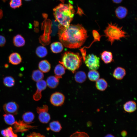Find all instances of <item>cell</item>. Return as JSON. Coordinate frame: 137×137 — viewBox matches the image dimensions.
<instances>
[{"label": "cell", "mask_w": 137, "mask_h": 137, "mask_svg": "<svg viewBox=\"0 0 137 137\" xmlns=\"http://www.w3.org/2000/svg\"><path fill=\"white\" fill-rule=\"evenodd\" d=\"M65 72L64 67L62 65L60 64L57 65L54 70L55 76L59 79L62 78V76L64 74Z\"/></svg>", "instance_id": "obj_20"}, {"label": "cell", "mask_w": 137, "mask_h": 137, "mask_svg": "<svg viewBox=\"0 0 137 137\" xmlns=\"http://www.w3.org/2000/svg\"><path fill=\"white\" fill-rule=\"evenodd\" d=\"M13 43L15 46L21 47L25 45V41L24 38L21 35L18 34L14 37Z\"/></svg>", "instance_id": "obj_13"}, {"label": "cell", "mask_w": 137, "mask_h": 137, "mask_svg": "<svg viewBox=\"0 0 137 137\" xmlns=\"http://www.w3.org/2000/svg\"><path fill=\"white\" fill-rule=\"evenodd\" d=\"M6 42L5 38L3 36L0 35V47L4 46Z\"/></svg>", "instance_id": "obj_35"}, {"label": "cell", "mask_w": 137, "mask_h": 137, "mask_svg": "<svg viewBox=\"0 0 137 137\" xmlns=\"http://www.w3.org/2000/svg\"><path fill=\"white\" fill-rule=\"evenodd\" d=\"M53 11L54 16L60 25L65 27L70 26L75 13L73 7L70 3L61 4Z\"/></svg>", "instance_id": "obj_2"}, {"label": "cell", "mask_w": 137, "mask_h": 137, "mask_svg": "<svg viewBox=\"0 0 137 137\" xmlns=\"http://www.w3.org/2000/svg\"><path fill=\"white\" fill-rule=\"evenodd\" d=\"M49 127L51 130L55 132H59L62 128L60 124L58 121H54L51 122Z\"/></svg>", "instance_id": "obj_27"}, {"label": "cell", "mask_w": 137, "mask_h": 137, "mask_svg": "<svg viewBox=\"0 0 137 137\" xmlns=\"http://www.w3.org/2000/svg\"><path fill=\"white\" fill-rule=\"evenodd\" d=\"M65 99V97L63 94L60 92H56L51 96L50 101L54 106H59L63 104Z\"/></svg>", "instance_id": "obj_6"}, {"label": "cell", "mask_w": 137, "mask_h": 137, "mask_svg": "<svg viewBox=\"0 0 137 137\" xmlns=\"http://www.w3.org/2000/svg\"><path fill=\"white\" fill-rule=\"evenodd\" d=\"M82 58L79 53L66 52L60 62L65 68L74 73L81 65Z\"/></svg>", "instance_id": "obj_3"}, {"label": "cell", "mask_w": 137, "mask_h": 137, "mask_svg": "<svg viewBox=\"0 0 137 137\" xmlns=\"http://www.w3.org/2000/svg\"><path fill=\"white\" fill-rule=\"evenodd\" d=\"M92 34L94 38V40L90 44L89 47L94 42L99 41L100 40L101 36L100 35L98 32L96 30H94L92 31Z\"/></svg>", "instance_id": "obj_32"}, {"label": "cell", "mask_w": 137, "mask_h": 137, "mask_svg": "<svg viewBox=\"0 0 137 137\" xmlns=\"http://www.w3.org/2000/svg\"><path fill=\"white\" fill-rule=\"evenodd\" d=\"M104 137H115L114 135L110 134H107Z\"/></svg>", "instance_id": "obj_40"}, {"label": "cell", "mask_w": 137, "mask_h": 137, "mask_svg": "<svg viewBox=\"0 0 137 137\" xmlns=\"http://www.w3.org/2000/svg\"><path fill=\"white\" fill-rule=\"evenodd\" d=\"M40 70L44 73L48 72L51 68L50 64L46 60H44L40 61L38 64Z\"/></svg>", "instance_id": "obj_17"}, {"label": "cell", "mask_w": 137, "mask_h": 137, "mask_svg": "<svg viewBox=\"0 0 137 137\" xmlns=\"http://www.w3.org/2000/svg\"><path fill=\"white\" fill-rule=\"evenodd\" d=\"M107 40L112 45L115 40L121 41L123 38L128 36L127 33L122 29V27H119L117 24L112 23L108 24L104 30Z\"/></svg>", "instance_id": "obj_4"}, {"label": "cell", "mask_w": 137, "mask_h": 137, "mask_svg": "<svg viewBox=\"0 0 137 137\" xmlns=\"http://www.w3.org/2000/svg\"><path fill=\"white\" fill-rule=\"evenodd\" d=\"M108 84L107 81L103 78H99L96 81L95 86L98 90L103 91L107 88Z\"/></svg>", "instance_id": "obj_15"}, {"label": "cell", "mask_w": 137, "mask_h": 137, "mask_svg": "<svg viewBox=\"0 0 137 137\" xmlns=\"http://www.w3.org/2000/svg\"><path fill=\"white\" fill-rule=\"evenodd\" d=\"M25 1H31V0H24Z\"/></svg>", "instance_id": "obj_41"}, {"label": "cell", "mask_w": 137, "mask_h": 137, "mask_svg": "<svg viewBox=\"0 0 137 137\" xmlns=\"http://www.w3.org/2000/svg\"><path fill=\"white\" fill-rule=\"evenodd\" d=\"M36 53L38 57L40 58H43L46 56L47 54V51L46 48L45 47L40 46L37 48Z\"/></svg>", "instance_id": "obj_28"}, {"label": "cell", "mask_w": 137, "mask_h": 137, "mask_svg": "<svg viewBox=\"0 0 137 137\" xmlns=\"http://www.w3.org/2000/svg\"><path fill=\"white\" fill-rule=\"evenodd\" d=\"M101 57L102 60L106 64L110 63L113 61L112 54L111 52L104 51L101 54Z\"/></svg>", "instance_id": "obj_16"}, {"label": "cell", "mask_w": 137, "mask_h": 137, "mask_svg": "<svg viewBox=\"0 0 137 137\" xmlns=\"http://www.w3.org/2000/svg\"><path fill=\"white\" fill-rule=\"evenodd\" d=\"M1 133L4 137H18L17 135L14 133L12 128L10 127L2 130Z\"/></svg>", "instance_id": "obj_26"}, {"label": "cell", "mask_w": 137, "mask_h": 137, "mask_svg": "<svg viewBox=\"0 0 137 137\" xmlns=\"http://www.w3.org/2000/svg\"><path fill=\"white\" fill-rule=\"evenodd\" d=\"M87 76L85 73L83 71L77 72L75 74L74 78L77 82L81 83L85 81L86 79Z\"/></svg>", "instance_id": "obj_21"}, {"label": "cell", "mask_w": 137, "mask_h": 137, "mask_svg": "<svg viewBox=\"0 0 137 137\" xmlns=\"http://www.w3.org/2000/svg\"><path fill=\"white\" fill-rule=\"evenodd\" d=\"M26 137H45L43 135H42L41 134L36 133L35 132H33L31 134L28 135Z\"/></svg>", "instance_id": "obj_34"}, {"label": "cell", "mask_w": 137, "mask_h": 137, "mask_svg": "<svg viewBox=\"0 0 137 137\" xmlns=\"http://www.w3.org/2000/svg\"><path fill=\"white\" fill-rule=\"evenodd\" d=\"M4 84L6 86L8 87H11L14 85L15 81L14 79L11 76L5 77L3 79Z\"/></svg>", "instance_id": "obj_29"}, {"label": "cell", "mask_w": 137, "mask_h": 137, "mask_svg": "<svg viewBox=\"0 0 137 137\" xmlns=\"http://www.w3.org/2000/svg\"><path fill=\"white\" fill-rule=\"evenodd\" d=\"M123 108L124 111L127 112H133L136 109V103L135 101L132 100L127 101L123 105Z\"/></svg>", "instance_id": "obj_10"}, {"label": "cell", "mask_w": 137, "mask_h": 137, "mask_svg": "<svg viewBox=\"0 0 137 137\" xmlns=\"http://www.w3.org/2000/svg\"><path fill=\"white\" fill-rule=\"evenodd\" d=\"M35 118L33 113L30 112H27L24 113L22 115L23 121L24 123L29 124L32 122Z\"/></svg>", "instance_id": "obj_23"}, {"label": "cell", "mask_w": 137, "mask_h": 137, "mask_svg": "<svg viewBox=\"0 0 137 137\" xmlns=\"http://www.w3.org/2000/svg\"><path fill=\"white\" fill-rule=\"evenodd\" d=\"M113 2L116 4H119L121 3L123 0H112Z\"/></svg>", "instance_id": "obj_37"}, {"label": "cell", "mask_w": 137, "mask_h": 137, "mask_svg": "<svg viewBox=\"0 0 137 137\" xmlns=\"http://www.w3.org/2000/svg\"><path fill=\"white\" fill-rule=\"evenodd\" d=\"M48 106L46 105H44L42 107H38L37 108V111L38 113L42 111H48Z\"/></svg>", "instance_id": "obj_33"}, {"label": "cell", "mask_w": 137, "mask_h": 137, "mask_svg": "<svg viewBox=\"0 0 137 137\" xmlns=\"http://www.w3.org/2000/svg\"><path fill=\"white\" fill-rule=\"evenodd\" d=\"M58 26L59 40L66 47L71 48L80 47L88 37L87 30L81 24L70 25L67 27L60 25Z\"/></svg>", "instance_id": "obj_1"}, {"label": "cell", "mask_w": 137, "mask_h": 137, "mask_svg": "<svg viewBox=\"0 0 137 137\" xmlns=\"http://www.w3.org/2000/svg\"><path fill=\"white\" fill-rule=\"evenodd\" d=\"M84 61L86 66L90 70H97L100 67L99 58L93 54L85 56Z\"/></svg>", "instance_id": "obj_5"}, {"label": "cell", "mask_w": 137, "mask_h": 137, "mask_svg": "<svg viewBox=\"0 0 137 137\" xmlns=\"http://www.w3.org/2000/svg\"><path fill=\"white\" fill-rule=\"evenodd\" d=\"M4 118L5 122L7 124L10 125H15L17 122L16 121L13 115L7 114L3 115Z\"/></svg>", "instance_id": "obj_24"}, {"label": "cell", "mask_w": 137, "mask_h": 137, "mask_svg": "<svg viewBox=\"0 0 137 137\" xmlns=\"http://www.w3.org/2000/svg\"><path fill=\"white\" fill-rule=\"evenodd\" d=\"M115 13L118 18L122 19L124 18L126 16L128 13V10L125 7L120 6L116 8Z\"/></svg>", "instance_id": "obj_14"}, {"label": "cell", "mask_w": 137, "mask_h": 137, "mask_svg": "<svg viewBox=\"0 0 137 137\" xmlns=\"http://www.w3.org/2000/svg\"><path fill=\"white\" fill-rule=\"evenodd\" d=\"M9 62L13 65H18L22 61V58L18 53L14 52L11 53L8 57Z\"/></svg>", "instance_id": "obj_9"}, {"label": "cell", "mask_w": 137, "mask_h": 137, "mask_svg": "<svg viewBox=\"0 0 137 137\" xmlns=\"http://www.w3.org/2000/svg\"><path fill=\"white\" fill-rule=\"evenodd\" d=\"M121 134L122 136L124 137L127 135V132L126 131L123 130L121 132Z\"/></svg>", "instance_id": "obj_36"}, {"label": "cell", "mask_w": 137, "mask_h": 137, "mask_svg": "<svg viewBox=\"0 0 137 137\" xmlns=\"http://www.w3.org/2000/svg\"><path fill=\"white\" fill-rule=\"evenodd\" d=\"M78 13L80 15H81L83 14H84L82 10L80 8H78Z\"/></svg>", "instance_id": "obj_38"}, {"label": "cell", "mask_w": 137, "mask_h": 137, "mask_svg": "<svg viewBox=\"0 0 137 137\" xmlns=\"http://www.w3.org/2000/svg\"><path fill=\"white\" fill-rule=\"evenodd\" d=\"M3 16V12L2 10L0 9V20L2 18Z\"/></svg>", "instance_id": "obj_39"}, {"label": "cell", "mask_w": 137, "mask_h": 137, "mask_svg": "<svg viewBox=\"0 0 137 137\" xmlns=\"http://www.w3.org/2000/svg\"><path fill=\"white\" fill-rule=\"evenodd\" d=\"M22 5V0H10L9 3L10 7L14 9L20 7Z\"/></svg>", "instance_id": "obj_30"}, {"label": "cell", "mask_w": 137, "mask_h": 137, "mask_svg": "<svg viewBox=\"0 0 137 137\" xmlns=\"http://www.w3.org/2000/svg\"><path fill=\"white\" fill-rule=\"evenodd\" d=\"M47 85L46 82L43 80L37 82V90L33 96V98L35 100L38 101L42 97L41 92L46 88Z\"/></svg>", "instance_id": "obj_8"}, {"label": "cell", "mask_w": 137, "mask_h": 137, "mask_svg": "<svg viewBox=\"0 0 137 137\" xmlns=\"http://www.w3.org/2000/svg\"><path fill=\"white\" fill-rule=\"evenodd\" d=\"M59 79L55 76H50L47 79L46 82L47 85L50 88H55L59 84Z\"/></svg>", "instance_id": "obj_12"}, {"label": "cell", "mask_w": 137, "mask_h": 137, "mask_svg": "<svg viewBox=\"0 0 137 137\" xmlns=\"http://www.w3.org/2000/svg\"><path fill=\"white\" fill-rule=\"evenodd\" d=\"M70 137H89L86 133L82 132L76 131Z\"/></svg>", "instance_id": "obj_31"}, {"label": "cell", "mask_w": 137, "mask_h": 137, "mask_svg": "<svg viewBox=\"0 0 137 137\" xmlns=\"http://www.w3.org/2000/svg\"><path fill=\"white\" fill-rule=\"evenodd\" d=\"M89 80L92 81H96L99 78L100 74L96 70H90L88 74Z\"/></svg>", "instance_id": "obj_25"}, {"label": "cell", "mask_w": 137, "mask_h": 137, "mask_svg": "<svg viewBox=\"0 0 137 137\" xmlns=\"http://www.w3.org/2000/svg\"><path fill=\"white\" fill-rule=\"evenodd\" d=\"M50 48L53 53H57L62 52L63 49V44L61 42H53L51 44Z\"/></svg>", "instance_id": "obj_19"}, {"label": "cell", "mask_w": 137, "mask_h": 137, "mask_svg": "<svg viewBox=\"0 0 137 137\" xmlns=\"http://www.w3.org/2000/svg\"><path fill=\"white\" fill-rule=\"evenodd\" d=\"M19 106L15 102L11 101L4 104L3 106L4 111L6 114H16L19 109Z\"/></svg>", "instance_id": "obj_7"}, {"label": "cell", "mask_w": 137, "mask_h": 137, "mask_svg": "<svg viewBox=\"0 0 137 137\" xmlns=\"http://www.w3.org/2000/svg\"><path fill=\"white\" fill-rule=\"evenodd\" d=\"M48 111H42L39 113L38 118L40 121L43 123H47L50 119V116Z\"/></svg>", "instance_id": "obj_18"}, {"label": "cell", "mask_w": 137, "mask_h": 137, "mask_svg": "<svg viewBox=\"0 0 137 137\" xmlns=\"http://www.w3.org/2000/svg\"><path fill=\"white\" fill-rule=\"evenodd\" d=\"M125 69L121 67H118L114 71L113 75L116 79L118 80L122 79L126 75Z\"/></svg>", "instance_id": "obj_11"}, {"label": "cell", "mask_w": 137, "mask_h": 137, "mask_svg": "<svg viewBox=\"0 0 137 137\" xmlns=\"http://www.w3.org/2000/svg\"><path fill=\"white\" fill-rule=\"evenodd\" d=\"M31 77L34 81L37 82L42 80L44 78V75L43 72L40 70H37L33 71Z\"/></svg>", "instance_id": "obj_22"}]
</instances>
